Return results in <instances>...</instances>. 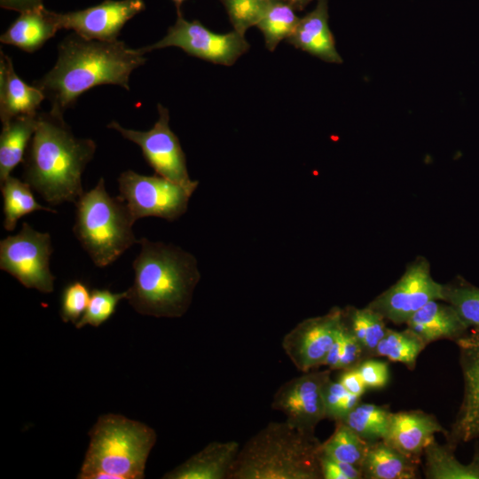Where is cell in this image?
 Returning a JSON list of instances; mask_svg holds the SVG:
<instances>
[{
	"mask_svg": "<svg viewBox=\"0 0 479 479\" xmlns=\"http://www.w3.org/2000/svg\"><path fill=\"white\" fill-rule=\"evenodd\" d=\"M343 326V324H342ZM342 327L330 347L326 357L324 360L323 365H326L330 370H336L337 365L340 360L342 347Z\"/></svg>",
	"mask_w": 479,
	"mask_h": 479,
	"instance_id": "40",
	"label": "cell"
},
{
	"mask_svg": "<svg viewBox=\"0 0 479 479\" xmlns=\"http://www.w3.org/2000/svg\"><path fill=\"white\" fill-rule=\"evenodd\" d=\"M166 47H177L188 55L224 66H232L250 48L245 35L234 29L226 34L215 33L199 20L188 21L181 13L164 37L141 47L147 53Z\"/></svg>",
	"mask_w": 479,
	"mask_h": 479,
	"instance_id": "10",
	"label": "cell"
},
{
	"mask_svg": "<svg viewBox=\"0 0 479 479\" xmlns=\"http://www.w3.org/2000/svg\"><path fill=\"white\" fill-rule=\"evenodd\" d=\"M1 7L22 12L43 5L42 0H0Z\"/></svg>",
	"mask_w": 479,
	"mask_h": 479,
	"instance_id": "41",
	"label": "cell"
},
{
	"mask_svg": "<svg viewBox=\"0 0 479 479\" xmlns=\"http://www.w3.org/2000/svg\"><path fill=\"white\" fill-rule=\"evenodd\" d=\"M38 114L20 115L3 122L0 134V182L22 162L38 125Z\"/></svg>",
	"mask_w": 479,
	"mask_h": 479,
	"instance_id": "23",
	"label": "cell"
},
{
	"mask_svg": "<svg viewBox=\"0 0 479 479\" xmlns=\"http://www.w3.org/2000/svg\"><path fill=\"white\" fill-rule=\"evenodd\" d=\"M240 447L237 441H213L167 472L163 479H228Z\"/></svg>",
	"mask_w": 479,
	"mask_h": 479,
	"instance_id": "17",
	"label": "cell"
},
{
	"mask_svg": "<svg viewBox=\"0 0 479 479\" xmlns=\"http://www.w3.org/2000/svg\"><path fill=\"white\" fill-rule=\"evenodd\" d=\"M119 196L134 219L156 216L175 221L184 215L192 191L157 174L145 176L126 170L118 177Z\"/></svg>",
	"mask_w": 479,
	"mask_h": 479,
	"instance_id": "8",
	"label": "cell"
},
{
	"mask_svg": "<svg viewBox=\"0 0 479 479\" xmlns=\"http://www.w3.org/2000/svg\"><path fill=\"white\" fill-rule=\"evenodd\" d=\"M233 29L245 35L246 31L255 26L266 11L281 0H221Z\"/></svg>",
	"mask_w": 479,
	"mask_h": 479,
	"instance_id": "32",
	"label": "cell"
},
{
	"mask_svg": "<svg viewBox=\"0 0 479 479\" xmlns=\"http://www.w3.org/2000/svg\"><path fill=\"white\" fill-rule=\"evenodd\" d=\"M331 371L312 370L286 381L273 395L271 408L285 414L286 420L297 428L315 434L318 424L326 419L323 389Z\"/></svg>",
	"mask_w": 479,
	"mask_h": 479,
	"instance_id": "12",
	"label": "cell"
},
{
	"mask_svg": "<svg viewBox=\"0 0 479 479\" xmlns=\"http://www.w3.org/2000/svg\"><path fill=\"white\" fill-rule=\"evenodd\" d=\"M327 0H318L315 8L300 18L294 33L287 42L330 63H342V59L336 50L334 35L328 25Z\"/></svg>",
	"mask_w": 479,
	"mask_h": 479,
	"instance_id": "18",
	"label": "cell"
},
{
	"mask_svg": "<svg viewBox=\"0 0 479 479\" xmlns=\"http://www.w3.org/2000/svg\"><path fill=\"white\" fill-rule=\"evenodd\" d=\"M444 286L431 276L428 263L417 262L389 289L376 297L368 307L384 319L403 324L421 307L434 300H444Z\"/></svg>",
	"mask_w": 479,
	"mask_h": 479,
	"instance_id": "11",
	"label": "cell"
},
{
	"mask_svg": "<svg viewBox=\"0 0 479 479\" xmlns=\"http://www.w3.org/2000/svg\"><path fill=\"white\" fill-rule=\"evenodd\" d=\"M43 92L24 82L15 72L12 59L0 51V119L2 123L20 115L38 114Z\"/></svg>",
	"mask_w": 479,
	"mask_h": 479,
	"instance_id": "19",
	"label": "cell"
},
{
	"mask_svg": "<svg viewBox=\"0 0 479 479\" xmlns=\"http://www.w3.org/2000/svg\"><path fill=\"white\" fill-rule=\"evenodd\" d=\"M53 252L51 235L24 222L20 231L0 241V269L16 278L27 288L49 294L55 277L50 270Z\"/></svg>",
	"mask_w": 479,
	"mask_h": 479,
	"instance_id": "7",
	"label": "cell"
},
{
	"mask_svg": "<svg viewBox=\"0 0 479 479\" xmlns=\"http://www.w3.org/2000/svg\"><path fill=\"white\" fill-rule=\"evenodd\" d=\"M419 461L385 440L370 443L361 465L363 478L413 479Z\"/></svg>",
	"mask_w": 479,
	"mask_h": 479,
	"instance_id": "22",
	"label": "cell"
},
{
	"mask_svg": "<svg viewBox=\"0 0 479 479\" xmlns=\"http://www.w3.org/2000/svg\"><path fill=\"white\" fill-rule=\"evenodd\" d=\"M59 29V12L49 11L42 5L20 12L19 17L1 35L0 41L33 53Z\"/></svg>",
	"mask_w": 479,
	"mask_h": 479,
	"instance_id": "20",
	"label": "cell"
},
{
	"mask_svg": "<svg viewBox=\"0 0 479 479\" xmlns=\"http://www.w3.org/2000/svg\"><path fill=\"white\" fill-rule=\"evenodd\" d=\"M438 301L425 304L405 323L407 329L426 344L441 339L454 342L469 328L451 304Z\"/></svg>",
	"mask_w": 479,
	"mask_h": 479,
	"instance_id": "21",
	"label": "cell"
},
{
	"mask_svg": "<svg viewBox=\"0 0 479 479\" xmlns=\"http://www.w3.org/2000/svg\"><path fill=\"white\" fill-rule=\"evenodd\" d=\"M436 433L445 435L447 431L431 414L421 411L391 412L384 440L404 454L420 459Z\"/></svg>",
	"mask_w": 479,
	"mask_h": 479,
	"instance_id": "16",
	"label": "cell"
},
{
	"mask_svg": "<svg viewBox=\"0 0 479 479\" xmlns=\"http://www.w3.org/2000/svg\"><path fill=\"white\" fill-rule=\"evenodd\" d=\"M454 447L442 445L434 439L425 448V475L429 479H479V445L468 464L460 463L455 457Z\"/></svg>",
	"mask_w": 479,
	"mask_h": 479,
	"instance_id": "24",
	"label": "cell"
},
{
	"mask_svg": "<svg viewBox=\"0 0 479 479\" xmlns=\"http://www.w3.org/2000/svg\"><path fill=\"white\" fill-rule=\"evenodd\" d=\"M323 397L326 419L335 422L342 420L360 400L359 397L349 393L338 381L331 378L324 387Z\"/></svg>",
	"mask_w": 479,
	"mask_h": 479,
	"instance_id": "35",
	"label": "cell"
},
{
	"mask_svg": "<svg viewBox=\"0 0 479 479\" xmlns=\"http://www.w3.org/2000/svg\"><path fill=\"white\" fill-rule=\"evenodd\" d=\"M0 185L4 200L3 224L6 231H13L18 220L32 212L43 210L56 213L55 209L42 206L35 200L31 186L25 181L9 176L0 182Z\"/></svg>",
	"mask_w": 479,
	"mask_h": 479,
	"instance_id": "25",
	"label": "cell"
},
{
	"mask_svg": "<svg viewBox=\"0 0 479 479\" xmlns=\"http://www.w3.org/2000/svg\"><path fill=\"white\" fill-rule=\"evenodd\" d=\"M459 365L463 376V399L455 421L445 436L448 444H459L479 439V327H470L456 339Z\"/></svg>",
	"mask_w": 479,
	"mask_h": 479,
	"instance_id": "14",
	"label": "cell"
},
{
	"mask_svg": "<svg viewBox=\"0 0 479 479\" xmlns=\"http://www.w3.org/2000/svg\"><path fill=\"white\" fill-rule=\"evenodd\" d=\"M321 443L288 421H271L240 447L228 479H322Z\"/></svg>",
	"mask_w": 479,
	"mask_h": 479,
	"instance_id": "4",
	"label": "cell"
},
{
	"mask_svg": "<svg viewBox=\"0 0 479 479\" xmlns=\"http://www.w3.org/2000/svg\"><path fill=\"white\" fill-rule=\"evenodd\" d=\"M126 300L139 314L180 318L188 310L200 275L193 255L173 245L141 238Z\"/></svg>",
	"mask_w": 479,
	"mask_h": 479,
	"instance_id": "3",
	"label": "cell"
},
{
	"mask_svg": "<svg viewBox=\"0 0 479 479\" xmlns=\"http://www.w3.org/2000/svg\"><path fill=\"white\" fill-rule=\"evenodd\" d=\"M357 370L368 389H381L389 381V367L385 362L366 358L359 364Z\"/></svg>",
	"mask_w": 479,
	"mask_h": 479,
	"instance_id": "37",
	"label": "cell"
},
{
	"mask_svg": "<svg viewBox=\"0 0 479 479\" xmlns=\"http://www.w3.org/2000/svg\"><path fill=\"white\" fill-rule=\"evenodd\" d=\"M346 390L359 397L365 393L366 387L357 368L344 370L337 380Z\"/></svg>",
	"mask_w": 479,
	"mask_h": 479,
	"instance_id": "39",
	"label": "cell"
},
{
	"mask_svg": "<svg viewBox=\"0 0 479 479\" xmlns=\"http://www.w3.org/2000/svg\"><path fill=\"white\" fill-rule=\"evenodd\" d=\"M300 18L295 10L284 0L273 4L256 23L263 35L265 47L273 51L278 44L295 30Z\"/></svg>",
	"mask_w": 479,
	"mask_h": 479,
	"instance_id": "28",
	"label": "cell"
},
{
	"mask_svg": "<svg viewBox=\"0 0 479 479\" xmlns=\"http://www.w3.org/2000/svg\"><path fill=\"white\" fill-rule=\"evenodd\" d=\"M79 479H142L156 442L149 426L121 414L101 415L89 432Z\"/></svg>",
	"mask_w": 479,
	"mask_h": 479,
	"instance_id": "5",
	"label": "cell"
},
{
	"mask_svg": "<svg viewBox=\"0 0 479 479\" xmlns=\"http://www.w3.org/2000/svg\"><path fill=\"white\" fill-rule=\"evenodd\" d=\"M369 444L345 423L336 421L334 433L327 440L321 443L320 453L361 468Z\"/></svg>",
	"mask_w": 479,
	"mask_h": 479,
	"instance_id": "27",
	"label": "cell"
},
{
	"mask_svg": "<svg viewBox=\"0 0 479 479\" xmlns=\"http://www.w3.org/2000/svg\"><path fill=\"white\" fill-rule=\"evenodd\" d=\"M391 412L373 404L358 403L340 421L345 423L364 440L373 443L386 438Z\"/></svg>",
	"mask_w": 479,
	"mask_h": 479,
	"instance_id": "26",
	"label": "cell"
},
{
	"mask_svg": "<svg viewBox=\"0 0 479 479\" xmlns=\"http://www.w3.org/2000/svg\"><path fill=\"white\" fill-rule=\"evenodd\" d=\"M343 324V310L302 320L283 337L282 349L297 370L306 373L323 365Z\"/></svg>",
	"mask_w": 479,
	"mask_h": 479,
	"instance_id": "13",
	"label": "cell"
},
{
	"mask_svg": "<svg viewBox=\"0 0 479 479\" xmlns=\"http://www.w3.org/2000/svg\"><path fill=\"white\" fill-rule=\"evenodd\" d=\"M470 327H479V288L466 282L444 286V300Z\"/></svg>",
	"mask_w": 479,
	"mask_h": 479,
	"instance_id": "31",
	"label": "cell"
},
{
	"mask_svg": "<svg viewBox=\"0 0 479 479\" xmlns=\"http://www.w3.org/2000/svg\"><path fill=\"white\" fill-rule=\"evenodd\" d=\"M177 6V13H181L180 7L185 0H172Z\"/></svg>",
	"mask_w": 479,
	"mask_h": 479,
	"instance_id": "43",
	"label": "cell"
},
{
	"mask_svg": "<svg viewBox=\"0 0 479 479\" xmlns=\"http://www.w3.org/2000/svg\"><path fill=\"white\" fill-rule=\"evenodd\" d=\"M319 461L323 479L363 478L361 468L350 463L334 459L322 453H320Z\"/></svg>",
	"mask_w": 479,
	"mask_h": 479,
	"instance_id": "38",
	"label": "cell"
},
{
	"mask_svg": "<svg viewBox=\"0 0 479 479\" xmlns=\"http://www.w3.org/2000/svg\"><path fill=\"white\" fill-rule=\"evenodd\" d=\"M122 299H126V291L112 293L108 289H93L87 310L75 327L80 329L87 325L98 327L104 324L113 316Z\"/></svg>",
	"mask_w": 479,
	"mask_h": 479,
	"instance_id": "33",
	"label": "cell"
},
{
	"mask_svg": "<svg viewBox=\"0 0 479 479\" xmlns=\"http://www.w3.org/2000/svg\"><path fill=\"white\" fill-rule=\"evenodd\" d=\"M75 205L74 235L96 266L106 267L137 243L132 230L136 220L126 201L107 193L103 177Z\"/></svg>",
	"mask_w": 479,
	"mask_h": 479,
	"instance_id": "6",
	"label": "cell"
},
{
	"mask_svg": "<svg viewBox=\"0 0 479 479\" xmlns=\"http://www.w3.org/2000/svg\"><path fill=\"white\" fill-rule=\"evenodd\" d=\"M426 343L409 331L387 330L375 350V356L385 357L392 362L405 365L412 370Z\"/></svg>",
	"mask_w": 479,
	"mask_h": 479,
	"instance_id": "30",
	"label": "cell"
},
{
	"mask_svg": "<svg viewBox=\"0 0 479 479\" xmlns=\"http://www.w3.org/2000/svg\"><path fill=\"white\" fill-rule=\"evenodd\" d=\"M342 347L336 370H349L357 368L361 362L369 358L361 342L350 332L343 318Z\"/></svg>",
	"mask_w": 479,
	"mask_h": 479,
	"instance_id": "36",
	"label": "cell"
},
{
	"mask_svg": "<svg viewBox=\"0 0 479 479\" xmlns=\"http://www.w3.org/2000/svg\"><path fill=\"white\" fill-rule=\"evenodd\" d=\"M96 149L92 139L74 135L63 114L39 113L22 161V178L50 205L75 203L84 192L82 175Z\"/></svg>",
	"mask_w": 479,
	"mask_h": 479,
	"instance_id": "2",
	"label": "cell"
},
{
	"mask_svg": "<svg viewBox=\"0 0 479 479\" xmlns=\"http://www.w3.org/2000/svg\"><path fill=\"white\" fill-rule=\"evenodd\" d=\"M284 1L289 4L291 6H293L295 11H302L312 0H284Z\"/></svg>",
	"mask_w": 479,
	"mask_h": 479,
	"instance_id": "42",
	"label": "cell"
},
{
	"mask_svg": "<svg viewBox=\"0 0 479 479\" xmlns=\"http://www.w3.org/2000/svg\"><path fill=\"white\" fill-rule=\"evenodd\" d=\"M159 117L153 127L146 131L122 127L116 121L107 124L109 129L119 132L124 138L137 144L142 150L147 163L155 174L180 184L194 192L198 181L192 180L186 166L185 154L177 135L169 127V109L157 105Z\"/></svg>",
	"mask_w": 479,
	"mask_h": 479,
	"instance_id": "9",
	"label": "cell"
},
{
	"mask_svg": "<svg viewBox=\"0 0 479 479\" xmlns=\"http://www.w3.org/2000/svg\"><path fill=\"white\" fill-rule=\"evenodd\" d=\"M89 287L82 281L75 280L63 289L59 315L63 322L75 325L85 313L90 299Z\"/></svg>",
	"mask_w": 479,
	"mask_h": 479,
	"instance_id": "34",
	"label": "cell"
},
{
	"mask_svg": "<svg viewBox=\"0 0 479 479\" xmlns=\"http://www.w3.org/2000/svg\"><path fill=\"white\" fill-rule=\"evenodd\" d=\"M142 48L133 49L122 41L85 39L75 33L58 47L53 67L33 84L51 103V111L64 114L85 91L102 84L130 90L131 73L145 64Z\"/></svg>",
	"mask_w": 479,
	"mask_h": 479,
	"instance_id": "1",
	"label": "cell"
},
{
	"mask_svg": "<svg viewBox=\"0 0 479 479\" xmlns=\"http://www.w3.org/2000/svg\"><path fill=\"white\" fill-rule=\"evenodd\" d=\"M145 8L143 0H105L75 12L59 13L61 29L104 42L116 41L124 25Z\"/></svg>",
	"mask_w": 479,
	"mask_h": 479,
	"instance_id": "15",
	"label": "cell"
},
{
	"mask_svg": "<svg viewBox=\"0 0 479 479\" xmlns=\"http://www.w3.org/2000/svg\"><path fill=\"white\" fill-rule=\"evenodd\" d=\"M343 318L345 324L361 342L368 357L375 356L377 345L388 330L382 316L367 306L364 309L351 308L343 311Z\"/></svg>",
	"mask_w": 479,
	"mask_h": 479,
	"instance_id": "29",
	"label": "cell"
}]
</instances>
